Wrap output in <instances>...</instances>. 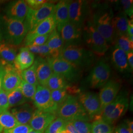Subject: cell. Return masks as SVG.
<instances>
[{
  "instance_id": "obj_1",
  "label": "cell",
  "mask_w": 133,
  "mask_h": 133,
  "mask_svg": "<svg viewBox=\"0 0 133 133\" xmlns=\"http://www.w3.org/2000/svg\"><path fill=\"white\" fill-rule=\"evenodd\" d=\"M114 13L111 6L106 3L91 4L90 20L96 30L109 44L115 43L117 36L112 25Z\"/></svg>"
},
{
  "instance_id": "obj_2",
  "label": "cell",
  "mask_w": 133,
  "mask_h": 133,
  "mask_svg": "<svg viewBox=\"0 0 133 133\" xmlns=\"http://www.w3.org/2000/svg\"><path fill=\"white\" fill-rule=\"evenodd\" d=\"M82 70L90 67L96 60V55L81 44L65 45L60 55Z\"/></svg>"
},
{
  "instance_id": "obj_3",
  "label": "cell",
  "mask_w": 133,
  "mask_h": 133,
  "mask_svg": "<svg viewBox=\"0 0 133 133\" xmlns=\"http://www.w3.org/2000/svg\"><path fill=\"white\" fill-rule=\"evenodd\" d=\"M58 117L66 122L81 120L89 121V117L76 96L69 95L57 110Z\"/></svg>"
},
{
  "instance_id": "obj_4",
  "label": "cell",
  "mask_w": 133,
  "mask_h": 133,
  "mask_svg": "<svg viewBox=\"0 0 133 133\" xmlns=\"http://www.w3.org/2000/svg\"><path fill=\"white\" fill-rule=\"evenodd\" d=\"M82 40L87 49L99 57L104 56L110 47L105 38L94 28L90 19L82 28Z\"/></svg>"
},
{
  "instance_id": "obj_5",
  "label": "cell",
  "mask_w": 133,
  "mask_h": 133,
  "mask_svg": "<svg viewBox=\"0 0 133 133\" xmlns=\"http://www.w3.org/2000/svg\"><path fill=\"white\" fill-rule=\"evenodd\" d=\"M128 107L127 93L122 91L118 93L114 100L103 109L102 119L112 125L125 114Z\"/></svg>"
},
{
  "instance_id": "obj_6",
  "label": "cell",
  "mask_w": 133,
  "mask_h": 133,
  "mask_svg": "<svg viewBox=\"0 0 133 133\" xmlns=\"http://www.w3.org/2000/svg\"><path fill=\"white\" fill-rule=\"evenodd\" d=\"M53 72L63 76L70 83L79 81L82 76L83 70L66 61L60 56L55 58H47Z\"/></svg>"
},
{
  "instance_id": "obj_7",
  "label": "cell",
  "mask_w": 133,
  "mask_h": 133,
  "mask_svg": "<svg viewBox=\"0 0 133 133\" xmlns=\"http://www.w3.org/2000/svg\"><path fill=\"white\" fill-rule=\"evenodd\" d=\"M111 70L109 65L102 59L96 63L84 80V84L92 89L102 87L109 81Z\"/></svg>"
},
{
  "instance_id": "obj_8",
  "label": "cell",
  "mask_w": 133,
  "mask_h": 133,
  "mask_svg": "<svg viewBox=\"0 0 133 133\" xmlns=\"http://www.w3.org/2000/svg\"><path fill=\"white\" fill-rule=\"evenodd\" d=\"M91 4L87 1H70L69 5V22L82 28L90 18Z\"/></svg>"
},
{
  "instance_id": "obj_9",
  "label": "cell",
  "mask_w": 133,
  "mask_h": 133,
  "mask_svg": "<svg viewBox=\"0 0 133 133\" xmlns=\"http://www.w3.org/2000/svg\"><path fill=\"white\" fill-rule=\"evenodd\" d=\"M5 38L8 42L18 45L22 42L29 32L25 22L10 19L5 16Z\"/></svg>"
},
{
  "instance_id": "obj_10",
  "label": "cell",
  "mask_w": 133,
  "mask_h": 133,
  "mask_svg": "<svg viewBox=\"0 0 133 133\" xmlns=\"http://www.w3.org/2000/svg\"><path fill=\"white\" fill-rule=\"evenodd\" d=\"M90 120L102 119L101 109L99 95L91 91L81 92L76 96Z\"/></svg>"
},
{
  "instance_id": "obj_11",
  "label": "cell",
  "mask_w": 133,
  "mask_h": 133,
  "mask_svg": "<svg viewBox=\"0 0 133 133\" xmlns=\"http://www.w3.org/2000/svg\"><path fill=\"white\" fill-rule=\"evenodd\" d=\"M34 105L37 109L56 115L59 106L51 98V91L45 86L38 85L34 96Z\"/></svg>"
},
{
  "instance_id": "obj_12",
  "label": "cell",
  "mask_w": 133,
  "mask_h": 133,
  "mask_svg": "<svg viewBox=\"0 0 133 133\" xmlns=\"http://www.w3.org/2000/svg\"><path fill=\"white\" fill-rule=\"evenodd\" d=\"M55 5L52 2H46L36 10L29 8L24 20L29 31L36 27L43 20L54 14Z\"/></svg>"
},
{
  "instance_id": "obj_13",
  "label": "cell",
  "mask_w": 133,
  "mask_h": 133,
  "mask_svg": "<svg viewBox=\"0 0 133 133\" xmlns=\"http://www.w3.org/2000/svg\"><path fill=\"white\" fill-rule=\"evenodd\" d=\"M65 45L81 44L82 42V29L68 22L56 27Z\"/></svg>"
},
{
  "instance_id": "obj_14",
  "label": "cell",
  "mask_w": 133,
  "mask_h": 133,
  "mask_svg": "<svg viewBox=\"0 0 133 133\" xmlns=\"http://www.w3.org/2000/svg\"><path fill=\"white\" fill-rule=\"evenodd\" d=\"M122 86L121 81L115 79H109L100 90L99 97L101 109L105 107L112 102L118 94Z\"/></svg>"
},
{
  "instance_id": "obj_15",
  "label": "cell",
  "mask_w": 133,
  "mask_h": 133,
  "mask_svg": "<svg viewBox=\"0 0 133 133\" xmlns=\"http://www.w3.org/2000/svg\"><path fill=\"white\" fill-rule=\"evenodd\" d=\"M56 23L54 14L43 20L36 27L30 30L25 39V46L37 37L48 35L56 29Z\"/></svg>"
},
{
  "instance_id": "obj_16",
  "label": "cell",
  "mask_w": 133,
  "mask_h": 133,
  "mask_svg": "<svg viewBox=\"0 0 133 133\" xmlns=\"http://www.w3.org/2000/svg\"><path fill=\"white\" fill-rule=\"evenodd\" d=\"M56 118V114L43 112L36 109L34 112L29 125L33 130L43 133L50 124Z\"/></svg>"
},
{
  "instance_id": "obj_17",
  "label": "cell",
  "mask_w": 133,
  "mask_h": 133,
  "mask_svg": "<svg viewBox=\"0 0 133 133\" xmlns=\"http://www.w3.org/2000/svg\"><path fill=\"white\" fill-rule=\"evenodd\" d=\"M5 73L3 79L2 89L8 92L18 88L22 81L20 71H18L14 66L7 65L3 66Z\"/></svg>"
},
{
  "instance_id": "obj_18",
  "label": "cell",
  "mask_w": 133,
  "mask_h": 133,
  "mask_svg": "<svg viewBox=\"0 0 133 133\" xmlns=\"http://www.w3.org/2000/svg\"><path fill=\"white\" fill-rule=\"evenodd\" d=\"M29 7L23 0L11 2L6 6V17L23 22L28 12Z\"/></svg>"
},
{
  "instance_id": "obj_19",
  "label": "cell",
  "mask_w": 133,
  "mask_h": 133,
  "mask_svg": "<svg viewBox=\"0 0 133 133\" xmlns=\"http://www.w3.org/2000/svg\"><path fill=\"white\" fill-rule=\"evenodd\" d=\"M34 63L36 66V71L38 84L46 87L48 81L53 71L51 66L45 58L37 57Z\"/></svg>"
},
{
  "instance_id": "obj_20",
  "label": "cell",
  "mask_w": 133,
  "mask_h": 133,
  "mask_svg": "<svg viewBox=\"0 0 133 133\" xmlns=\"http://www.w3.org/2000/svg\"><path fill=\"white\" fill-rule=\"evenodd\" d=\"M111 63L116 70L123 75H129L132 72L129 65L127 55L122 50L114 47L111 53Z\"/></svg>"
},
{
  "instance_id": "obj_21",
  "label": "cell",
  "mask_w": 133,
  "mask_h": 133,
  "mask_svg": "<svg viewBox=\"0 0 133 133\" xmlns=\"http://www.w3.org/2000/svg\"><path fill=\"white\" fill-rule=\"evenodd\" d=\"M35 109L32 105L25 103L11 109V113L19 124L29 125Z\"/></svg>"
},
{
  "instance_id": "obj_22",
  "label": "cell",
  "mask_w": 133,
  "mask_h": 133,
  "mask_svg": "<svg viewBox=\"0 0 133 133\" xmlns=\"http://www.w3.org/2000/svg\"><path fill=\"white\" fill-rule=\"evenodd\" d=\"M35 54L31 52L27 47L20 48L19 52L15 58L14 66L19 71H22L30 68L34 64Z\"/></svg>"
},
{
  "instance_id": "obj_23",
  "label": "cell",
  "mask_w": 133,
  "mask_h": 133,
  "mask_svg": "<svg viewBox=\"0 0 133 133\" xmlns=\"http://www.w3.org/2000/svg\"><path fill=\"white\" fill-rule=\"evenodd\" d=\"M70 1L63 0L57 3L55 6L54 17L56 27L69 22V5Z\"/></svg>"
},
{
  "instance_id": "obj_24",
  "label": "cell",
  "mask_w": 133,
  "mask_h": 133,
  "mask_svg": "<svg viewBox=\"0 0 133 133\" xmlns=\"http://www.w3.org/2000/svg\"><path fill=\"white\" fill-rule=\"evenodd\" d=\"M16 51L11 45L6 43L0 44V64L1 66H5L7 65L14 66Z\"/></svg>"
},
{
  "instance_id": "obj_25",
  "label": "cell",
  "mask_w": 133,
  "mask_h": 133,
  "mask_svg": "<svg viewBox=\"0 0 133 133\" xmlns=\"http://www.w3.org/2000/svg\"><path fill=\"white\" fill-rule=\"evenodd\" d=\"M129 19L127 15L122 11L114 15L112 19V25L117 37L128 35L127 29Z\"/></svg>"
},
{
  "instance_id": "obj_26",
  "label": "cell",
  "mask_w": 133,
  "mask_h": 133,
  "mask_svg": "<svg viewBox=\"0 0 133 133\" xmlns=\"http://www.w3.org/2000/svg\"><path fill=\"white\" fill-rule=\"evenodd\" d=\"M46 43L51 50L59 56L65 46L64 42L56 29L49 34Z\"/></svg>"
},
{
  "instance_id": "obj_27",
  "label": "cell",
  "mask_w": 133,
  "mask_h": 133,
  "mask_svg": "<svg viewBox=\"0 0 133 133\" xmlns=\"http://www.w3.org/2000/svg\"><path fill=\"white\" fill-rule=\"evenodd\" d=\"M18 125L16 119L9 111L0 112V133L14 128Z\"/></svg>"
},
{
  "instance_id": "obj_28",
  "label": "cell",
  "mask_w": 133,
  "mask_h": 133,
  "mask_svg": "<svg viewBox=\"0 0 133 133\" xmlns=\"http://www.w3.org/2000/svg\"><path fill=\"white\" fill-rule=\"evenodd\" d=\"M70 84L63 76L53 72L48 80L46 87L51 91L66 89Z\"/></svg>"
},
{
  "instance_id": "obj_29",
  "label": "cell",
  "mask_w": 133,
  "mask_h": 133,
  "mask_svg": "<svg viewBox=\"0 0 133 133\" xmlns=\"http://www.w3.org/2000/svg\"><path fill=\"white\" fill-rule=\"evenodd\" d=\"M10 107H17L26 103L28 101L22 94L18 88L6 92Z\"/></svg>"
},
{
  "instance_id": "obj_30",
  "label": "cell",
  "mask_w": 133,
  "mask_h": 133,
  "mask_svg": "<svg viewBox=\"0 0 133 133\" xmlns=\"http://www.w3.org/2000/svg\"><path fill=\"white\" fill-rule=\"evenodd\" d=\"M27 48L31 52L34 54H38L39 56V57L43 58H55L60 56L51 50L46 43L38 46H28Z\"/></svg>"
},
{
  "instance_id": "obj_31",
  "label": "cell",
  "mask_w": 133,
  "mask_h": 133,
  "mask_svg": "<svg viewBox=\"0 0 133 133\" xmlns=\"http://www.w3.org/2000/svg\"><path fill=\"white\" fill-rule=\"evenodd\" d=\"M20 76L22 80L29 84L36 86L39 85L36 71V66L34 63L28 69L21 71Z\"/></svg>"
},
{
  "instance_id": "obj_32",
  "label": "cell",
  "mask_w": 133,
  "mask_h": 133,
  "mask_svg": "<svg viewBox=\"0 0 133 133\" xmlns=\"http://www.w3.org/2000/svg\"><path fill=\"white\" fill-rule=\"evenodd\" d=\"M114 128L111 125L102 119L95 120L91 124V133H113Z\"/></svg>"
},
{
  "instance_id": "obj_33",
  "label": "cell",
  "mask_w": 133,
  "mask_h": 133,
  "mask_svg": "<svg viewBox=\"0 0 133 133\" xmlns=\"http://www.w3.org/2000/svg\"><path fill=\"white\" fill-rule=\"evenodd\" d=\"M114 44V47L121 49L126 53L133 51V43L129 40L128 35L117 36Z\"/></svg>"
},
{
  "instance_id": "obj_34",
  "label": "cell",
  "mask_w": 133,
  "mask_h": 133,
  "mask_svg": "<svg viewBox=\"0 0 133 133\" xmlns=\"http://www.w3.org/2000/svg\"><path fill=\"white\" fill-rule=\"evenodd\" d=\"M18 88L28 102L33 101L37 90V86L22 80Z\"/></svg>"
},
{
  "instance_id": "obj_35",
  "label": "cell",
  "mask_w": 133,
  "mask_h": 133,
  "mask_svg": "<svg viewBox=\"0 0 133 133\" xmlns=\"http://www.w3.org/2000/svg\"><path fill=\"white\" fill-rule=\"evenodd\" d=\"M67 122L63 119L57 117L50 124L43 133H59L66 128Z\"/></svg>"
},
{
  "instance_id": "obj_36",
  "label": "cell",
  "mask_w": 133,
  "mask_h": 133,
  "mask_svg": "<svg viewBox=\"0 0 133 133\" xmlns=\"http://www.w3.org/2000/svg\"><path fill=\"white\" fill-rule=\"evenodd\" d=\"M69 95L66 89L51 91V96L53 101L58 106L61 105Z\"/></svg>"
},
{
  "instance_id": "obj_37",
  "label": "cell",
  "mask_w": 133,
  "mask_h": 133,
  "mask_svg": "<svg viewBox=\"0 0 133 133\" xmlns=\"http://www.w3.org/2000/svg\"><path fill=\"white\" fill-rule=\"evenodd\" d=\"M78 133H91V124L89 121L77 120L71 122Z\"/></svg>"
},
{
  "instance_id": "obj_38",
  "label": "cell",
  "mask_w": 133,
  "mask_h": 133,
  "mask_svg": "<svg viewBox=\"0 0 133 133\" xmlns=\"http://www.w3.org/2000/svg\"><path fill=\"white\" fill-rule=\"evenodd\" d=\"M118 5H120V8L127 16H128L130 18H133V1L132 0H121L116 1Z\"/></svg>"
},
{
  "instance_id": "obj_39",
  "label": "cell",
  "mask_w": 133,
  "mask_h": 133,
  "mask_svg": "<svg viewBox=\"0 0 133 133\" xmlns=\"http://www.w3.org/2000/svg\"><path fill=\"white\" fill-rule=\"evenodd\" d=\"M32 130L29 125L19 124L14 128L5 131L3 133H28Z\"/></svg>"
},
{
  "instance_id": "obj_40",
  "label": "cell",
  "mask_w": 133,
  "mask_h": 133,
  "mask_svg": "<svg viewBox=\"0 0 133 133\" xmlns=\"http://www.w3.org/2000/svg\"><path fill=\"white\" fill-rule=\"evenodd\" d=\"M10 108L6 93L3 89L0 91V112L8 110Z\"/></svg>"
},
{
  "instance_id": "obj_41",
  "label": "cell",
  "mask_w": 133,
  "mask_h": 133,
  "mask_svg": "<svg viewBox=\"0 0 133 133\" xmlns=\"http://www.w3.org/2000/svg\"><path fill=\"white\" fill-rule=\"evenodd\" d=\"M49 34L37 37L36 38L33 39L26 46H38L40 45H42L46 43L48 36Z\"/></svg>"
},
{
  "instance_id": "obj_42",
  "label": "cell",
  "mask_w": 133,
  "mask_h": 133,
  "mask_svg": "<svg viewBox=\"0 0 133 133\" xmlns=\"http://www.w3.org/2000/svg\"><path fill=\"white\" fill-rule=\"evenodd\" d=\"M47 1L44 0H27L26 1V3L29 8L36 10L39 8L42 5L47 2Z\"/></svg>"
},
{
  "instance_id": "obj_43",
  "label": "cell",
  "mask_w": 133,
  "mask_h": 133,
  "mask_svg": "<svg viewBox=\"0 0 133 133\" xmlns=\"http://www.w3.org/2000/svg\"><path fill=\"white\" fill-rule=\"evenodd\" d=\"M115 133H132L126 123L120 124L115 130Z\"/></svg>"
},
{
  "instance_id": "obj_44",
  "label": "cell",
  "mask_w": 133,
  "mask_h": 133,
  "mask_svg": "<svg viewBox=\"0 0 133 133\" xmlns=\"http://www.w3.org/2000/svg\"><path fill=\"white\" fill-rule=\"evenodd\" d=\"M127 34L128 37H133V18L128 20Z\"/></svg>"
},
{
  "instance_id": "obj_45",
  "label": "cell",
  "mask_w": 133,
  "mask_h": 133,
  "mask_svg": "<svg viewBox=\"0 0 133 133\" xmlns=\"http://www.w3.org/2000/svg\"><path fill=\"white\" fill-rule=\"evenodd\" d=\"M127 55V61L129 65L131 70L133 71V52H129L126 53Z\"/></svg>"
},
{
  "instance_id": "obj_46",
  "label": "cell",
  "mask_w": 133,
  "mask_h": 133,
  "mask_svg": "<svg viewBox=\"0 0 133 133\" xmlns=\"http://www.w3.org/2000/svg\"><path fill=\"white\" fill-rule=\"evenodd\" d=\"M5 73L4 68L0 65V91L2 90V84H3V79Z\"/></svg>"
},
{
  "instance_id": "obj_47",
  "label": "cell",
  "mask_w": 133,
  "mask_h": 133,
  "mask_svg": "<svg viewBox=\"0 0 133 133\" xmlns=\"http://www.w3.org/2000/svg\"><path fill=\"white\" fill-rule=\"evenodd\" d=\"M66 128L70 131V132L71 133H78L76 131V130L74 128L71 122H67Z\"/></svg>"
},
{
  "instance_id": "obj_48",
  "label": "cell",
  "mask_w": 133,
  "mask_h": 133,
  "mask_svg": "<svg viewBox=\"0 0 133 133\" xmlns=\"http://www.w3.org/2000/svg\"><path fill=\"white\" fill-rule=\"evenodd\" d=\"M126 124H127L129 129L130 130V132L133 133V122L132 120L128 119L126 121Z\"/></svg>"
},
{
  "instance_id": "obj_49",
  "label": "cell",
  "mask_w": 133,
  "mask_h": 133,
  "mask_svg": "<svg viewBox=\"0 0 133 133\" xmlns=\"http://www.w3.org/2000/svg\"><path fill=\"white\" fill-rule=\"evenodd\" d=\"M59 133H71L70 132V131L66 128H65L64 129H63V130H62Z\"/></svg>"
},
{
  "instance_id": "obj_50",
  "label": "cell",
  "mask_w": 133,
  "mask_h": 133,
  "mask_svg": "<svg viewBox=\"0 0 133 133\" xmlns=\"http://www.w3.org/2000/svg\"><path fill=\"white\" fill-rule=\"evenodd\" d=\"M28 133H43L42 132H39V131H35L32 130V131H31L30 132H29Z\"/></svg>"
},
{
  "instance_id": "obj_51",
  "label": "cell",
  "mask_w": 133,
  "mask_h": 133,
  "mask_svg": "<svg viewBox=\"0 0 133 133\" xmlns=\"http://www.w3.org/2000/svg\"><path fill=\"white\" fill-rule=\"evenodd\" d=\"M1 34H0V41H1Z\"/></svg>"
}]
</instances>
